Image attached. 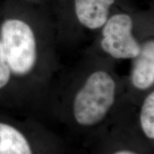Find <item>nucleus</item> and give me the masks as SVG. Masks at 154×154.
Wrapping results in <instances>:
<instances>
[{
  "mask_svg": "<svg viewBox=\"0 0 154 154\" xmlns=\"http://www.w3.org/2000/svg\"><path fill=\"white\" fill-rule=\"evenodd\" d=\"M116 88L114 80L108 73L99 71L90 75L75 96L76 122L93 126L103 120L114 103Z\"/></svg>",
  "mask_w": 154,
  "mask_h": 154,
  "instance_id": "f257e3e1",
  "label": "nucleus"
},
{
  "mask_svg": "<svg viewBox=\"0 0 154 154\" xmlns=\"http://www.w3.org/2000/svg\"><path fill=\"white\" fill-rule=\"evenodd\" d=\"M1 42L11 72L28 74L36 61V44L32 28L19 19H7L1 26Z\"/></svg>",
  "mask_w": 154,
  "mask_h": 154,
  "instance_id": "f03ea898",
  "label": "nucleus"
},
{
  "mask_svg": "<svg viewBox=\"0 0 154 154\" xmlns=\"http://www.w3.org/2000/svg\"><path fill=\"white\" fill-rule=\"evenodd\" d=\"M133 21L125 14H116L105 23L101 45L103 51L115 59H134L140 47L132 34Z\"/></svg>",
  "mask_w": 154,
  "mask_h": 154,
  "instance_id": "7ed1b4c3",
  "label": "nucleus"
},
{
  "mask_svg": "<svg viewBox=\"0 0 154 154\" xmlns=\"http://www.w3.org/2000/svg\"><path fill=\"white\" fill-rule=\"evenodd\" d=\"M131 71V83L135 88L146 90L154 83V42L150 40L140 47L138 55L134 58Z\"/></svg>",
  "mask_w": 154,
  "mask_h": 154,
  "instance_id": "20e7f679",
  "label": "nucleus"
},
{
  "mask_svg": "<svg viewBox=\"0 0 154 154\" xmlns=\"http://www.w3.org/2000/svg\"><path fill=\"white\" fill-rule=\"evenodd\" d=\"M113 3L114 0H75L77 18L86 27L99 29L106 22Z\"/></svg>",
  "mask_w": 154,
  "mask_h": 154,
  "instance_id": "39448f33",
  "label": "nucleus"
},
{
  "mask_svg": "<svg viewBox=\"0 0 154 154\" xmlns=\"http://www.w3.org/2000/svg\"><path fill=\"white\" fill-rule=\"evenodd\" d=\"M0 154H33L28 140L10 125L0 123Z\"/></svg>",
  "mask_w": 154,
  "mask_h": 154,
  "instance_id": "423d86ee",
  "label": "nucleus"
},
{
  "mask_svg": "<svg viewBox=\"0 0 154 154\" xmlns=\"http://www.w3.org/2000/svg\"><path fill=\"white\" fill-rule=\"evenodd\" d=\"M141 128L146 137L154 138V93L151 92L144 99L140 115Z\"/></svg>",
  "mask_w": 154,
  "mask_h": 154,
  "instance_id": "0eeeda50",
  "label": "nucleus"
},
{
  "mask_svg": "<svg viewBox=\"0 0 154 154\" xmlns=\"http://www.w3.org/2000/svg\"><path fill=\"white\" fill-rule=\"evenodd\" d=\"M11 69L0 42V89L7 85L11 77Z\"/></svg>",
  "mask_w": 154,
  "mask_h": 154,
  "instance_id": "6e6552de",
  "label": "nucleus"
},
{
  "mask_svg": "<svg viewBox=\"0 0 154 154\" xmlns=\"http://www.w3.org/2000/svg\"><path fill=\"white\" fill-rule=\"evenodd\" d=\"M113 154H136V153H135L134 152L130 151H120Z\"/></svg>",
  "mask_w": 154,
  "mask_h": 154,
  "instance_id": "1a4fd4ad",
  "label": "nucleus"
}]
</instances>
